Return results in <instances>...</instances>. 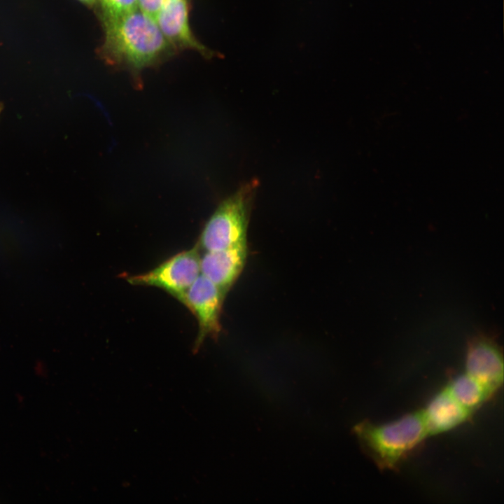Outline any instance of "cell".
Wrapping results in <instances>:
<instances>
[{"mask_svg":"<svg viewBox=\"0 0 504 504\" xmlns=\"http://www.w3.org/2000/svg\"><path fill=\"white\" fill-rule=\"evenodd\" d=\"M447 388L460 404L472 412L493 395L485 386L465 372L451 382Z\"/></svg>","mask_w":504,"mask_h":504,"instance_id":"obj_10","label":"cell"},{"mask_svg":"<svg viewBox=\"0 0 504 504\" xmlns=\"http://www.w3.org/2000/svg\"><path fill=\"white\" fill-rule=\"evenodd\" d=\"M80 2H82L84 4L92 6L93 5L97 0H78Z\"/></svg>","mask_w":504,"mask_h":504,"instance_id":"obj_13","label":"cell"},{"mask_svg":"<svg viewBox=\"0 0 504 504\" xmlns=\"http://www.w3.org/2000/svg\"><path fill=\"white\" fill-rule=\"evenodd\" d=\"M256 184L241 186L224 200L206 223L201 233L199 248L206 251L225 249L246 242L248 213Z\"/></svg>","mask_w":504,"mask_h":504,"instance_id":"obj_3","label":"cell"},{"mask_svg":"<svg viewBox=\"0 0 504 504\" xmlns=\"http://www.w3.org/2000/svg\"><path fill=\"white\" fill-rule=\"evenodd\" d=\"M354 430L366 451L382 470L396 468L406 454L428 436L423 410L386 424L363 421Z\"/></svg>","mask_w":504,"mask_h":504,"instance_id":"obj_2","label":"cell"},{"mask_svg":"<svg viewBox=\"0 0 504 504\" xmlns=\"http://www.w3.org/2000/svg\"><path fill=\"white\" fill-rule=\"evenodd\" d=\"M225 295L209 279L200 274L185 293L181 302L195 315L199 331L195 342L197 351L207 337L220 332V316Z\"/></svg>","mask_w":504,"mask_h":504,"instance_id":"obj_5","label":"cell"},{"mask_svg":"<svg viewBox=\"0 0 504 504\" xmlns=\"http://www.w3.org/2000/svg\"><path fill=\"white\" fill-rule=\"evenodd\" d=\"M164 0H138V8L155 20Z\"/></svg>","mask_w":504,"mask_h":504,"instance_id":"obj_12","label":"cell"},{"mask_svg":"<svg viewBox=\"0 0 504 504\" xmlns=\"http://www.w3.org/2000/svg\"><path fill=\"white\" fill-rule=\"evenodd\" d=\"M155 22L167 41L172 45L196 50L207 56L211 53L191 32L187 0H164Z\"/></svg>","mask_w":504,"mask_h":504,"instance_id":"obj_8","label":"cell"},{"mask_svg":"<svg viewBox=\"0 0 504 504\" xmlns=\"http://www.w3.org/2000/svg\"><path fill=\"white\" fill-rule=\"evenodd\" d=\"M428 435L448 431L465 421L472 412L460 404L444 387L423 410Z\"/></svg>","mask_w":504,"mask_h":504,"instance_id":"obj_9","label":"cell"},{"mask_svg":"<svg viewBox=\"0 0 504 504\" xmlns=\"http://www.w3.org/2000/svg\"><path fill=\"white\" fill-rule=\"evenodd\" d=\"M465 373L493 394L503 382V358L498 345L486 336L475 337L468 349Z\"/></svg>","mask_w":504,"mask_h":504,"instance_id":"obj_6","label":"cell"},{"mask_svg":"<svg viewBox=\"0 0 504 504\" xmlns=\"http://www.w3.org/2000/svg\"><path fill=\"white\" fill-rule=\"evenodd\" d=\"M200 248L178 253L154 269L127 278L132 285L155 286L162 288L181 301L185 293L200 275Z\"/></svg>","mask_w":504,"mask_h":504,"instance_id":"obj_4","label":"cell"},{"mask_svg":"<svg viewBox=\"0 0 504 504\" xmlns=\"http://www.w3.org/2000/svg\"><path fill=\"white\" fill-rule=\"evenodd\" d=\"M1 106H0V112H1Z\"/></svg>","mask_w":504,"mask_h":504,"instance_id":"obj_14","label":"cell"},{"mask_svg":"<svg viewBox=\"0 0 504 504\" xmlns=\"http://www.w3.org/2000/svg\"><path fill=\"white\" fill-rule=\"evenodd\" d=\"M104 24L102 52L111 62L140 69L155 62L167 48L155 20L139 8Z\"/></svg>","mask_w":504,"mask_h":504,"instance_id":"obj_1","label":"cell"},{"mask_svg":"<svg viewBox=\"0 0 504 504\" xmlns=\"http://www.w3.org/2000/svg\"><path fill=\"white\" fill-rule=\"evenodd\" d=\"M246 255V242L220 251H206L200 256L201 274L225 295L241 272Z\"/></svg>","mask_w":504,"mask_h":504,"instance_id":"obj_7","label":"cell"},{"mask_svg":"<svg viewBox=\"0 0 504 504\" xmlns=\"http://www.w3.org/2000/svg\"><path fill=\"white\" fill-rule=\"evenodd\" d=\"M103 22L120 18L138 8V0H100Z\"/></svg>","mask_w":504,"mask_h":504,"instance_id":"obj_11","label":"cell"}]
</instances>
